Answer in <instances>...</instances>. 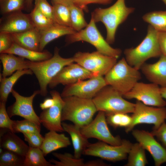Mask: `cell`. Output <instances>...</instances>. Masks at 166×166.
<instances>
[{"mask_svg":"<svg viewBox=\"0 0 166 166\" xmlns=\"http://www.w3.org/2000/svg\"><path fill=\"white\" fill-rule=\"evenodd\" d=\"M142 19L158 31L166 32V10L148 12L143 16Z\"/></svg>","mask_w":166,"mask_h":166,"instance_id":"30","label":"cell"},{"mask_svg":"<svg viewBox=\"0 0 166 166\" xmlns=\"http://www.w3.org/2000/svg\"><path fill=\"white\" fill-rule=\"evenodd\" d=\"M33 0H26V7L28 9L31 7Z\"/></svg>","mask_w":166,"mask_h":166,"instance_id":"50","label":"cell"},{"mask_svg":"<svg viewBox=\"0 0 166 166\" xmlns=\"http://www.w3.org/2000/svg\"><path fill=\"white\" fill-rule=\"evenodd\" d=\"M107 85L103 76H94L88 80H80L65 85L61 95L62 98L75 96L92 99L100 90Z\"/></svg>","mask_w":166,"mask_h":166,"instance_id":"13","label":"cell"},{"mask_svg":"<svg viewBox=\"0 0 166 166\" xmlns=\"http://www.w3.org/2000/svg\"><path fill=\"white\" fill-rule=\"evenodd\" d=\"M11 93L15 100L7 109V112L10 117L19 116L41 125V123L39 117L35 112L33 106L34 98L37 95L40 94V90H35L29 97L21 95L14 89H12Z\"/></svg>","mask_w":166,"mask_h":166,"instance_id":"14","label":"cell"},{"mask_svg":"<svg viewBox=\"0 0 166 166\" xmlns=\"http://www.w3.org/2000/svg\"><path fill=\"white\" fill-rule=\"evenodd\" d=\"M151 133L157 138L166 149V123L165 121L158 128L153 129Z\"/></svg>","mask_w":166,"mask_h":166,"instance_id":"44","label":"cell"},{"mask_svg":"<svg viewBox=\"0 0 166 166\" xmlns=\"http://www.w3.org/2000/svg\"><path fill=\"white\" fill-rule=\"evenodd\" d=\"M135 104L134 110L131 116V123L125 128L126 133L132 131L137 124H153V129H157L166 119V108L164 107H150L138 101Z\"/></svg>","mask_w":166,"mask_h":166,"instance_id":"10","label":"cell"},{"mask_svg":"<svg viewBox=\"0 0 166 166\" xmlns=\"http://www.w3.org/2000/svg\"><path fill=\"white\" fill-rule=\"evenodd\" d=\"M29 146L25 156L23 166H54L46 160L40 148Z\"/></svg>","mask_w":166,"mask_h":166,"instance_id":"28","label":"cell"},{"mask_svg":"<svg viewBox=\"0 0 166 166\" xmlns=\"http://www.w3.org/2000/svg\"><path fill=\"white\" fill-rule=\"evenodd\" d=\"M158 39L162 54L166 56V32L158 31Z\"/></svg>","mask_w":166,"mask_h":166,"instance_id":"45","label":"cell"},{"mask_svg":"<svg viewBox=\"0 0 166 166\" xmlns=\"http://www.w3.org/2000/svg\"><path fill=\"white\" fill-rule=\"evenodd\" d=\"M6 104L0 102V128L7 129L14 132L12 128L14 121L9 116L6 109Z\"/></svg>","mask_w":166,"mask_h":166,"instance_id":"39","label":"cell"},{"mask_svg":"<svg viewBox=\"0 0 166 166\" xmlns=\"http://www.w3.org/2000/svg\"><path fill=\"white\" fill-rule=\"evenodd\" d=\"M73 3L86 12L88 11L87 6L91 4L107 5L113 0H71Z\"/></svg>","mask_w":166,"mask_h":166,"instance_id":"42","label":"cell"},{"mask_svg":"<svg viewBox=\"0 0 166 166\" xmlns=\"http://www.w3.org/2000/svg\"><path fill=\"white\" fill-rule=\"evenodd\" d=\"M158 31L149 25L147 34L140 43L135 48L124 51L125 59L131 66L139 70L148 59L160 57L162 54L158 39Z\"/></svg>","mask_w":166,"mask_h":166,"instance_id":"3","label":"cell"},{"mask_svg":"<svg viewBox=\"0 0 166 166\" xmlns=\"http://www.w3.org/2000/svg\"><path fill=\"white\" fill-rule=\"evenodd\" d=\"M30 14L35 27L39 31L45 30L55 23L53 20L42 14L35 6Z\"/></svg>","mask_w":166,"mask_h":166,"instance_id":"34","label":"cell"},{"mask_svg":"<svg viewBox=\"0 0 166 166\" xmlns=\"http://www.w3.org/2000/svg\"><path fill=\"white\" fill-rule=\"evenodd\" d=\"M140 69L151 83L161 87H166V56L162 54L159 60L154 63H144Z\"/></svg>","mask_w":166,"mask_h":166,"instance_id":"19","label":"cell"},{"mask_svg":"<svg viewBox=\"0 0 166 166\" xmlns=\"http://www.w3.org/2000/svg\"><path fill=\"white\" fill-rule=\"evenodd\" d=\"M54 104V101L52 98H47L44 100V101L40 105V107L42 110H45L49 108Z\"/></svg>","mask_w":166,"mask_h":166,"instance_id":"46","label":"cell"},{"mask_svg":"<svg viewBox=\"0 0 166 166\" xmlns=\"http://www.w3.org/2000/svg\"><path fill=\"white\" fill-rule=\"evenodd\" d=\"M106 84L123 95L130 91L141 78L139 70L131 66L123 57L105 75Z\"/></svg>","mask_w":166,"mask_h":166,"instance_id":"5","label":"cell"},{"mask_svg":"<svg viewBox=\"0 0 166 166\" xmlns=\"http://www.w3.org/2000/svg\"><path fill=\"white\" fill-rule=\"evenodd\" d=\"M166 5V0H161Z\"/></svg>","mask_w":166,"mask_h":166,"instance_id":"51","label":"cell"},{"mask_svg":"<svg viewBox=\"0 0 166 166\" xmlns=\"http://www.w3.org/2000/svg\"><path fill=\"white\" fill-rule=\"evenodd\" d=\"M15 55L11 53H0V59L3 66L1 74L3 77L10 76L18 70L29 69V60Z\"/></svg>","mask_w":166,"mask_h":166,"instance_id":"22","label":"cell"},{"mask_svg":"<svg viewBox=\"0 0 166 166\" xmlns=\"http://www.w3.org/2000/svg\"><path fill=\"white\" fill-rule=\"evenodd\" d=\"M105 113L99 112L95 118L89 123L80 128L82 134L87 138H94L113 145H119L122 140L119 136H113L107 124Z\"/></svg>","mask_w":166,"mask_h":166,"instance_id":"11","label":"cell"},{"mask_svg":"<svg viewBox=\"0 0 166 166\" xmlns=\"http://www.w3.org/2000/svg\"><path fill=\"white\" fill-rule=\"evenodd\" d=\"M133 136L152 157L156 166L166 162V149L154 138L151 132L143 130H132Z\"/></svg>","mask_w":166,"mask_h":166,"instance_id":"18","label":"cell"},{"mask_svg":"<svg viewBox=\"0 0 166 166\" xmlns=\"http://www.w3.org/2000/svg\"><path fill=\"white\" fill-rule=\"evenodd\" d=\"M160 92L163 98L166 99V87L160 88Z\"/></svg>","mask_w":166,"mask_h":166,"instance_id":"49","label":"cell"},{"mask_svg":"<svg viewBox=\"0 0 166 166\" xmlns=\"http://www.w3.org/2000/svg\"><path fill=\"white\" fill-rule=\"evenodd\" d=\"M53 155L59 161L52 159L49 161L54 166H85V163L82 158H77L74 155L68 153L62 154L54 152Z\"/></svg>","mask_w":166,"mask_h":166,"instance_id":"32","label":"cell"},{"mask_svg":"<svg viewBox=\"0 0 166 166\" xmlns=\"http://www.w3.org/2000/svg\"><path fill=\"white\" fill-rule=\"evenodd\" d=\"M59 49L56 47L54 54L50 58L42 61H29V68L36 77L39 85L40 94L47 95V87L49 83L65 66L74 62L73 57L65 58L59 53Z\"/></svg>","mask_w":166,"mask_h":166,"instance_id":"2","label":"cell"},{"mask_svg":"<svg viewBox=\"0 0 166 166\" xmlns=\"http://www.w3.org/2000/svg\"><path fill=\"white\" fill-rule=\"evenodd\" d=\"M4 53H11L22 57L28 60L38 62L50 58L52 54L48 50L36 51L23 48L14 42L11 47Z\"/></svg>","mask_w":166,"mask_h":166,"instance_id":"26","label":"cell"},{"mask_svg":"<svg viewBox=\"0 0 166 166\" xmlns=\"http://www.w3.org/2000/svg\"><path fill=\"white\" fill-rule=\"evenodd\" d=\"M77 31L72 28L55 23L48 29L40 31V39L39 51H42L49 42L65 35L73 34Z\"/></svg>","mask_w":166,"mask_h":166,"instance_id":"24","label":"cell"},{"mask_svg":"<svg viewBox=\"0 0 166 166\" xmlns=\"http://www.w3.org/2000/svg\"><path fill=\"white\" fill-rule=\"evenodd\" d=\"M24 139L29 144V146L40 148L44 139L40 133L30 132L23 133Z\"/></svg>","mask_w":166,"mask_h":166,"instance_id":"40","label":"cell"},{"mask_svg":"<svg viewBox=\"0 0 166 166\" xmlns=\"http://www.w3.org/2000/svg\"><path fill=\"white\" fill-rule=\"evenodd\" d=\"M61 121H68L80 128L89 123L97 111L92 99L75 96L63 98Z\"/></svg>","mask_w":166,"mask_h":166,"instance_id":"4","label":"cell"},{"mask_svg":"<svg viewBox=\"0 0 166 166\" xmlns=\"http://www.w3.org/2000/svg\"><path fill=\"white\" fill-rule=\"evenodd\" d=\"M108 123L115 128L127 127L132 122V118L127 113H116L106 116Z\"/></svg>","mask_w":166,"mask_h":166,"instance_id":"37","label":"cell"},{"mask_svg":"<svg viewBox=\"0 0 166 166\" xmlns=\"http://www.w3.org/2000/svg\"><path fill=\"white\" fill-rule=\"evenodd\" d=\"M68 6L70 11L71 27L77 32L85 28L88 23L85 18L83 10L73 2Z\"/></svg>","mask_w":166,"mask_h":166,"instance_id":"33","label":"cell"},{"mask_svg":"<svg viewBox=\"0 0 166 166\" xmlns=\"http://www.w3.org/2000/svg\"><path fill=\"white\" fill-rule=\"evenodd\" d=\"M0 147L25 157L29 146L15 133L9 131L0 136Z\"/></svg>","mask_w":166,"mask_h":166,"instance_id":"25","label":"cell"},{"mask_svg":"<svg viewBox=\"0 0 166 166\" xmlns=\"http://www.w3.org/2000/svg\"><path fill=\"white\" fill-rule=\"evenodd\" d=\"M51 2L63 4L68 6L72 2L71 0H52Z\"/></svg>","mask_w":166,"mask_h":166,"instance_id":"48","label":"cell"},{"mask_svg":"<svg viewBox=\"0 0 166 166\" xmlns=\"http://www.w3.org/2000/svg\"><path fill=\"white\" fill-rule=\"evenodd\" d=\"M26 7V0H0V12L2 15L22 11Z\"/></svg>","mask_w":166,"mask_h":166,"instance_id":"38","label":"cell"},{"mask_svg":"<svg viewBox=\"0 0 166 166\" xmlns=\"http://www.w3.org/2000/svg\"><path fill=\"white\" fill-rule=\"evenodd\" d=\"M40 125L31 121L25 119L21 121H14L12 128L14 132L15 133H40Z\"/></svg>","mask_w":166,"mask_h":166,"instance_id":"36","label":"cell"},{"mask_svg":"<svg viewBox=\"0 0 166 166\" xmlns=\"http://www.w3.org/2000/svg\"><path fill=\"white\" fill-rule=\"evenodd\" d=\"M25 157L4 149L0 155V166H23Z\"/></svg>","mask_w":166,"mask_h":166,"instance_id":"35","label":"cell"},{"mask_svg":"<svg viewBox=\"0 0 166 166\" xmlns=\"http://www.w3.org/2000/svg\"><path fill=\"white\" fill-rule=\"evenodd\" d=\"M74 62L95 76L105 75L117 62L116 57L104 54L97 51L92 53L78 52L73 57Z\"/></svg>","mask_w":166,"mask_h":166,"instance_id":"8","label":"cell"},{"mask_svg":"<svg viewBox=\"0 0 166 166\" xmlns=\"http://www.w3.org/2000/svg\"><path fill=\"white\" fill-rule=\"evenodd\" d=\"M74 62L64 67L52 79L48 85L50 88L53 89L60 84L65 85H70L80 80L96 76L80 65Z\"/></svg>","mask_w":166,"mask_h":166,"instance_id":"16","label":"cell"},{"mask_svg":"<svg viewBox=\"0 0 166 166\" xmlns=\"http://www.w3.org/2000/svg\"><path fill=\"white\" fill-rule=\"evenodd\" d=\"M108 165V164L100 160H92L85 162V166H105Z\"/></svg>","mask_w":166,"mask_h":166,"instance_id":"47","label":"cell"},{"mask_svg":"<svg viewBox=\"0 0 166 166\" xmlns=\"http://www.w3.org/2000/svg\"><path fill=\"white\" fill-rule=\"evenodd\" d=\"M53 8L54 22L60 25L71 27L70 13L67 6L51 2ZM72 28V27H71Z\"/></svg>","mask_w":166,"mask_h":166,"instance_id":"31","label":"cell"},{"mask_svg":"<svg viewBox=\"0 0 166 166\" xmlns=\"http://www.w3.org/2000/svg\"><path fill=\"white\" fill-rule=\"evenodd\" d=\"M132 144L126 140H123L121 144L119 145L108 144L101 141L93 144L90 143L83 154L115 162L127 158Z\"/></svg>","mask_w":166,"mask_h":166,"instance_id":"9","label":"cell"},{"mask_svg":"<svg viewBox=\"0 0 166 166\" xmlns=\"http://www.w3.org/2000/svg\"><path fill=\"white\" fill-rule=\"evenodd\" d=\"M50 93L54 101V104L49 109L43 110L39 116L41 123L49 131H64L61 124V117L64 102L61 94L56 90Z\"/></svg>","mask_w":166,"mask_h":166,"instance_id":"15","label":"cell"},{"mask_svg":"<svg viewBox=\"0 0 166 166\" xmlns=\"http://www.w3.org/2000/svg\"><path fill=\"white\" fill-rule=\"evenodd\" d=\"M64 131L70 136L74 150V156L80 158L84 151L90 143L88 139L83 135L80 128L74 124L61 123Z\"/></svg>","mask_w":166,"mask_h":166,"instance_id":"20","label":"cell"},{"mask_svg":"<svg viewBox=\"0 0 166 166\" xmlns=\"http://www.w3.org/2000/svg\"><path fill=\"white\" fill-rule=\"evenodd\" d=\"M35 27L30 14L18 11L3 15L0 20V32L10 34L24 32Z\"/></svg>","mask_w":166,"mask_h":166,"instance_id":"17","label":"cell"},{"mask_svg":"<svg viewBox=\"0 0 166 166\" xmlns=\"http://www.w3.org/2000/svg\"><path fill=\"white\" fill-rule=\"evenodd\" d=\"M97 111L105 115L116 113H133L135 104L125 100L123 95L110 85L102 88L92 98Z\"/></svg>","mask_w":166,"mask_h":166,"instance_id":"6","label":"cell"},{"mask_svg":"<svg viewBox=\"0 0 166 166\" xmlns=\"http://www.w3.org/2000/svg\"><path fill=\"white\" fill-rule=\"evenodd\" d=\"M135 8L128 7L125 0H117L112 6L106 8H97L91 13L95 22H102L105 27L106 40L110 44L115 42V34L118 26L123 23Z\"/></svg>","mask_w":166,"mask_h":166,"instance_id":"1","label":"cell"},{"mask_svg":"<svg viewBox=\"0 0 166 166\" xmlns=\"http://www.w3.org/2000/svg\"><path fill=\"white\" fill-rule=\"evenodd\" d=\"M95 23L91 17L90 22L85 28L73 34L67 35V43L81 41L86 42L94 46L100 53L117 59L121 54V50L110 45L99 31Z\"/></svg>","mask_w":166,"mask_h":166,"instance_id":"7","label":"cell"},{"mask_svg":"<svg viewBox=\"0 0 166 166\" xmlns=\"http://www.w3.org/2000/svg\"><path fill=\"white\" fill-rule=\"evenodd\" d=\"M145 149L138 142L132 144L125 166H144L148 163Z\"/></svg>","mask_w":166,"mask_h":166,"instance_id":"29","label":"cell"},{"mask_svg":"<svg viewBox=\"0 0 166 166\" xmlns=\"http://www.w3.org/2000/svg\"><path fill=\"white\" fill-rule=\"evenodd\" d=\"M34 3L35 6L42 14L54 21L53 6L47 0H34Z\"/></svg>","mask_w":166,"mask_h":166,"instance_id":"41","label":"cell"},{"mask_svg":"<svg viewBox=\"0 0 166 166\" xmlns=\"http://www.w3.org/2000/svg\"><path fill=\"white\" fill-rule=\"evenodd\" d=\"M11 34L14 42L19 46L26 49L39 51L40 34V31L36 28Z\"/></svg>","mask_w":166,"mask_h":166,"instance_id":"23","label":"cell"},{"mask_svg":"<svg viewBox=\"0 0 166 166\" xmlns=\"http://www.w3.org/2000/svg\"><path fill=\"white\" fill-rule=\"evenodd\" d=\"M33 73L31 70L28 69L18 70L8 77H3L0 74V101L6 103L14 85L21 77L24 75H32Z\"/></svg>","mask_w":166,"mask_h":166,"instance_id":"27","label":"cell"},{"mask_svg":"<svg viewBox=\"0 0 166 166\" xmlns=\"http://www.w3.org/2000/svg\"><path fill=\"white\" fill-rule=\"evenodd\" d=\"M14 42L11 34L0 32V53H3L9 49Z\"/></svg>","mask_w":166,"mask_h":166,"instance_id":"43","label":"cell"},{"mask_svg":"<svg viewBox=\"0 0 166 166\" xmlns=\"http://www.w3.org/2000/svg\"><path fill=\"white\" fill-rule=\"evenodd\" d=\"M71 144L68 137L63 133H58L54 131L46 133L40 149L45 156L59 149L66 148Z\"/></svg>","mask_w":166,"mask_h":166,"instance_id":"21","label":"cell"},{"mask_svg":"<svg viewBox=\"0 0 166 166\" xmlns=\"http://www.w3.org/2000/svg\"><path fill=\"white\" fill-rule=\"evenodd\" d=\"M124 98L135 99L148 106L164 107L166 102L160 92V88L155 84L137 82L129 92L123 95Z\"/></svg>","mask_w":166,"mask_h":166,"instance_id":"12","label":"cell"}]
</instances>
